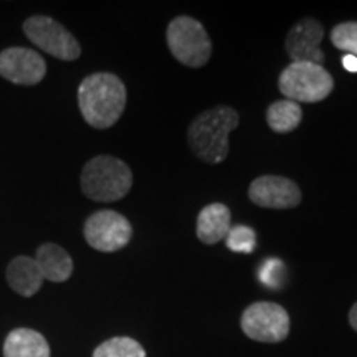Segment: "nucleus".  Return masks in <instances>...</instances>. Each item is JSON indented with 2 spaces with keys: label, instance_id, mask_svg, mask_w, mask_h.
I'll return each mask as SVG.
<instances>
[{
  "label": "nucleus",
  "instance_id": "obj_22",
  "mask_svg": "<svg viewBox=\"0 0 357 357\" xmlns=\"http://www.w3.org/2000/svg\"><path fill=\"white\" fill-rule=\"evenodd\" d=\"M349 324L352 326V329L357 333V301L354 303V306H352L349 311Z\"/></svg>",
  "mask_w": 357,
  "mask_h": 357
},
{
  "label": "nucleus",
  "instance_id": "obj_9",
  "mask_svg": "<svg viewBox=\"0 0 357 357\" xmlns=\"http://www.w3.org/2000/svg\"><path fill=\"white\" fill-rule=\"evenodd\" d=\"M47 73L45 60L32 48L12 47L0 53V77L15 84L33 86Z\"/></svg>",
  "mask_w": 357,
  "mask_h": 357
},
{
  "label": "nucleus",
  "instance_id": "obj_8",
  "mask_svg": "<svg viewBox=\"0 0 357 357\" xmlns=\"http://www.w3.org/2000/svg\"><path fill=\"white\" fill-rule=\"evenodd\" d=\"M83 231L89 247L102 253H113L124 248L132 236L131 223L114 211L95 212L84 223Z\"/></svg>",
  "mask_w": 357,
  "mask_h": 357
},
{
  "label": "nucleus",
  "instance_id": "obj_12",
  "mask_svg": "<svg viewBox=\"0 0 357 357\" xmlns=\"http://www.w3.org/2000/svg\"><path fill=\"white\" fill-rule=\"evenodd\" d=\"M35 261L42 271L43 280L53 281V283H63L73 273V260L56 243L40 245L35 255Z\"/></svg>",
  "mask_w": 357,
  "mask_h": 357
},
{
  "label": "nucleus",
  "instance_id": "obj_4",
  "mask_svg": "<svg viewBox=\"0 0 357 357\" xmlns=\"http://www.w3.org/2000/svg\"><path fill=\"white\" fill-rule=\"evenodd\" d=\"M167 47L177 61L189 68L207 65L212 55V42L207 30L192 17H176L167 26Z\"/></svg>",
  "mask_w": 357,
  "mask_h": 357
},
{
  "label": "nucleus",
  "instance_id": "obj_14",
  "mask_svg": "<svg viewBox=\"0 0 357 357\" xmlns=\"http://www.w3.org/2000/svg\"><path fill=\"white\" fill-rule=\"evenodd\" d=\"M230 211L223 204H211L197 217V238L205 245L223 240L230 230Z\"/></svg>",
  "mask_w": 357,
  "mask_h": 357
},
{
  "label": "nucleus",
  "instance_id": "obj_16",
  "mask_svg": "<svg viewBox=\"0 0 357 357\" xmlns=\"http://www.w3.org/2000/svg\"><path fill=\"white\" fill-rule=\"evenodd\" d=\"M303 119V109L298 102L291 100L275 101L266 109V123L275 132H291L300 126Z\"/></svg>",
  "mask_w": 357,
  "mask_h": 357
},
{
  "label": "nucleus",
  "instance_id": "obj_11",
  "mask_svg": "<svg viewBox=\"0 0 357 357\" xmlns=\"http://www.w3.org/2000/svg\"><path fill=\"white\" fill-rule=\"evenodd\" d=\"M324 37V29L318 20L301 19L289 30L284 48L293 63L323 65L324 53L319 43Z\"/></svg>",
  "mask_w": 357,
  "mask_h": 357
},
{
  "label": "nucleus",
  "instance_id": "obj_15",
  "mask_svg": "<svg viewBox=\"0 0 357 357\" xmlns=\"http://www.w3.org/2000/svg\"><path fill=\"white\" fill-rule=\"evenodd\" d=\"M3 357H50V346L38 331L19 328L3 342Z\"/></svg>",
  "mask_w": 357,
  "mask_h": 357
},
{
  "label": "nucleus",
  "instance_id": "obj_20",
  "mask_svg": "<svg viewBox=\"0 0 357 357\" xmlns=\"http://www.w3.org/2000/svg\"><path fill=\"white\" fill-rule=\"evenodd\" d=\"M284 265L276 258H270L260 266V280L266 287H278L281 281V275H283Z\"/></svg>",
  "mask_w": 357,
  "mask_h": 357
},
{
  "label": "nucleus",
  "instance_id": "obj_5",
  "mask_svg": "<svg viewBox=\"0 0 357 357\" xmlns=\"http://www.w3.org/2000/svg\"><path fill=\"white\" fill-rule=\"evenodd\" d=\"M278 88L294 102H319L331 95L334 79L323 65L291 63L281 71Z\"/></svg>",
  "mask_w": 357,
  "mask_h": 357
},
{
  "label": "nucleus",
  "instance_id": "obj_21",
  "mask_svg": "<svg viewBox=\"0 0 357 357\" xmlns=\"http://www.w3.org/2000/svg\"><path fill=\"white\" fill-rule=\"evenodd\" d=\"M342 66L351 73H357V58L352 55H346L342 58Z\"/></svg>",
  "mask_w": 357,
  "mask_h": 357
},
{
  "label": "nucleus",
  "instance_id": "obj_19",
  "mask_svg": "<svg viewBox=\"0 0 357 357\" xmlns=\"http://www.w3.org/2000/svg\"><path fill=\"white\" fill-rule=\"evenodd\" d=\"M227 247L236 253H252L255 250V230L247 225H236L227 234Z\"/></svg>",
  "mask_w": 357,
  "mask_h": 357
},
{
  "label": "nucleus",
  "instance_id": "obj_2",
  "mask_svg": "<svg viewBox=\"0 0 357 357\" xmlns=\"http://www.w3.org/2000/svg\"><path fill=\"white\" fill-rule=\"evenodd\" d=\"M238 123L240 116L230 106H215L200 113L187 131L192 153L207 164L223 162L230 151V132Z\"/></svg>",
  "mask_w": 357,
  "mask_h": 357
},
{
  "label": "nucleus",
  "instance_id": "obj_3",
  "mask_svg": "<svg viewBox=\"0 0 357 357\" xmlns=\"http://www.w3.org/2000/svg\"><path fill=\"white\" fill-rule=\"evenodd\" d=\"M132 187V172L126 162L113 155H96L82 172V189L96 202H116L126 197Z\"/></svg>",
  "mask_w": 357,
  "mask_h": 357
},
{
  "label": "nucleus",
  "instance_id": "obj_10",
  "mask_svg": "<svg viewBox=\"0 0 357 357\" xmlns=\"http://www.w3.org/2000/svg\"><path fill=\"white\" fill-rule=\"evenodd\" d=\"M248 197L258 207L294 208L301 202V190L291 178L261 176L250 184Z\"/></svg>",
  "mask_w": 357,
  "mask_h": 357
},
{
  "label": "nucleus",
  "instance_id": "obj_18",
  "mask_svg": "<svg viewBox=\"0 0 357 357\" xmlns=\"http://www.w3.org/2000/svg\"><path fill=\"white\" fill-rule=\"evenodd\" d=\"M331 42L336 48L357 58V22H342L331 30Z\"/></svg>",
  "mask_w": 357,
  "mask_h": 357
},
{
  "label": "nucleus",
  "instance_id": "obj_13",
  "mask_svg": "<svg viewBox=\"0 0 357 357\" xmlns=\"http://www.w3.org/2000/svg\"><path fill=\"white\" fill-rule=\"evenodd\" d=\"M7 281L13 291L30 298L42 288L43 276L35 258L17 257L8 263Z\"/></svg>",
  "mask_w": 357,
  "mask_h": 357
},
{
  "label": "nucleus",
  "instance_id": "obj_17",
  "mask_svg": "<svg viewBox=\"0 0 357 357\" xmlns=\"http://www.w3.org/2000/svg\"><path fill=\"white\" fill-rule=\"evenodd\" d=\"M93 357H146V351L132 337H111L100 344L93 352Z\"/></svg>",
  "mask_w": 357,
  "mask_h": 357
},
{
  "label": "nucleus",
  "instance_id": "obj_1",
  "mask_svg": "<svg viewBox=\"0 0 357 357\" xmlns=\"http://www.w3.org/2000/svg\"><path fill=\"white\" fill-rule=\"evenodd\" d=\"M126 86L113 73H93L78 88V106L84 121L108 129L119 121L126 108Z\"/></svg>",
  "mask_w": 357,
  "mask_h": 357
},
{
  "label": "nucleus",
  "instance_id": "obj_7",
  "mask_svg": "<svg viewBox=\"0 0 357 357\" xmlns=\"http://www.w3.org/2000/svg\"><path fill=\"white\" fill-rule=\"evenodd\" d=\"M24 32L30 42L58 60L73 61L82 55V47H79L78 40L63 25L50 17H30L25 20Z\"/></svg>",
  "mask_w": 357,
  "mask_h": 357
},
{
  "label": "nucleus",
  "instance_id": "obj_6",
  "mask_svg": "<svg viewBox=\"0 0 357 357\" xmlns=\"http://www.w3.org/2000/svg\"><path fill=\"white\" fill-rule=\"evenodd\" d=\"M242 331L258 342L275 344L288 337L289 314L283 306L270 301H258L243 311L240 319Z\"/></svg>",
  "mask_w": 357,
  "mask_h": 357
}]
</instances>
